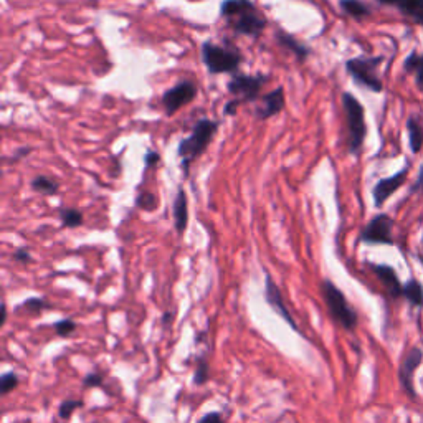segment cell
Returning <instances> with one entry per match:
<instances>
[{
  "label": "cell",
  "instance_id": "277c9868",
  "mask_svg": "<svg viewBox=\"0 0 423 423\" xmlns=\"http://www.w3.org/2000/svg\"><path fill=\"white\" fill-rule=\"evenodd\" d=\"M322 296H325L331 317L347 331H354L357 326V312L347 303L346 296L331 280L322 281Z\"/></svg>",
  "mask_w": 423,
  "mask_h": 423
},
{
  "label": "cell",
  "instance_id": "603a6c76",
  "mask_svg": "<svg viewBox=\"0 0 423 423\" xmlns=\"http://www.w3.org/2000/svg\"><path fill=\"white\" fill-rule=\"evenodd\" d=\"M208 377H210V374H208V361L205 356H201L197 361L196 374H193V384L203 385L208 380Z\"/></svg>",
  "mask_w": 423,
  "mask_h": 423
},
{
  "label": "cell",
  "instance_id": "8fae6325",
  "mask_svg": "<svg viewBox=\"0 0 423 423\" xmlns=\"http://www.w3.org/2000/svg\"><path fill=\"white\" fill-rule=\"evenodd\" d=\"M285 89H283V86H278L276 89H273V91L263 96L261 106L256 109V118L260 121H266V119L276 116V114H280L285 109Z\"/></svg>",
  "mask_w": 423,
  "mask_h": 423
},
{
  "label": "cell",
  "instance_id": "5b68a950",
  "mask_svg": "<svg viewBox=\"0 0 423 423\" xmlns=\"http://www.w3.org/2000/svg\"><path fill=\"white\" fill-rule=\"evenodd\" d=\"M342 104L347 118V129H349V151L357 152L366 137V118L364 108L351 93L342 94Z\"/></svg>",
  "mask_w": 423,
  "mask_h": 423
},
{
  "label": "cell",
  "instance_id": "4316f807",
  "mask_svg": "<svg viewBox=\"0 0 423 423\" xmlns=\"http://www.w3.org/2000/svg\"><path fill=\"white\" fill-rule=\"evenodd\" d=\"M53 329H55V332H57L58 336H62V337H67V336H72L73 334V331L77 329V322L74 321H72V320H60V321H57L53 325Z\"/></svg>",
  "mask_w": 423,
  "mask_h": 423
},
{
  "label": "cell",
  "instance_id": "836d02e7",
  "mask_svg": "<svg viewBox=\"0 0 423 423\" xmlns=\"http://www.w3.org/2000/svg\"><path fill=\"white\" fill-rule=\"evenodd\" d=\"M30 151H32V149L30 147H20V149H17V151L13 152V156H12V161L13 162H17V161H20V159L22 157H25V156H28L30 154Z\"/></svg>",
  "mask_w": 423,
  "mask_h": 423
},
{
  "label": "cell",
  "instance_id": "4fadbf2b",
  "mask_svg": "<svg viewBox=\"0 0 423 423\" xmlns=\"http://www.w3.org/2000/svg\"><path fill=\"white\" fill-rule=\"evenodd\" d=\"M172 215H174V227L179 233H184L188 225V201L186 191L179 187L177 196L172 203Z\"/></svg>",
  "mask_w": 423,
  "mask_h": 423
},
{
  "label": "cell",
  "instance_id": "83f0119b",
  "mask_svg": "<svg viewBox=\"0 0 423 423\" xmlns=\"http://www.w3.org/2000/svg\"><path fill=\"white\" fill-rule=\"evenodd\" d=\"M22 306L25 308V310H28L32 312H40L43 310H48V308H52V305H50L48 301L42 300V298H28L27 301L22 303Z\"/></svg>",
  "mask_w": 423,
  "mask_h": 423
},
{
  "label": "cell",
  "instance_id": "1f68e13d",
  "mask_svg": "<svg viewBox=\"0 0 423 423\" xmlns=\"http://www.w3.org/2000/svg\"><path fill=\"white\" fill-rule=\"evenodd\" d=\"M159 161H161V156H159V152H156V151H147L146 152V157H144V162H146L147 167L156 166V164Z\"/></svg>",
  "mask_w": 423,
  "mask_h": 423
},
{
  "label": "cell",
  "instance_id": "f1b7e54d",
  "mask_svg": "<svg viewBox=\"0 0 423 423\" xmlns=\"http://www.w3.org/2000/svg\"><path fill=\"white\" fill-rule=\"evenodd\" d=\"M83 384H84V387H101L103 376L98 374V372H91V374H88L86 377H84Z\"/></svg>",
  "mask_w": 423,
  "mask_h": 423
},
{
  "label": "cell",
  "instance_id": "e0dca14e",
  "mask_svg": "<svg viewBox=\"0 0 423 423\" xmlns=\"http://www.w3.org/2000/svg\"><path fill=\"white\" fill-rule=\"evenodd\" d=\"M32 188L38 193H45V196H57L60 191V184L52 177L37 176L32 181Z\"/></svg>",
  "mask_w": 423,
  "mask_h": 423
},
{
  "label": "cell",
  "instance_id": "ba28073f",
  "mask_svg": "<svg viewBox=\"0 0 423 423\" xmlns=\"http://www.w3.org/2000/svg\"><path fill=\"white\" fill-rule=\"evenodd\" d=\"M197 96V86L193 81H188V79H184V81H179L176 86L167 89L166 93L162 94V106L166 109L167 116H174L179 109L186 106V104L192 103Z\"/></svg>",
  "mask_w": 423,
  "mask_h": 423
},
{
  "label": "cell",
  "instance_id": "5bb4252c",
  "mask_svg": "<svg viewBox=\"0 0 423 423\" xmlns=\"http://www.w3.org/2000/svg\"><path fill=\"white\" fill-rule=\"evenodd\" d=\"M407 172L402 171L397 174V176H392L389 179H382V181L377 184L374 188V201L376 205H382L387 198H389L392 193H394L397 188H399L405 181Z\"/></svg>",
  "mask_w": 423,
  "mask_h": 423
},
{
  "label": "cell",
  "instance_id": "8992f818",
  "mask_svg": "<svg viewBox=\"0 0 423 423\" xmlns=\"http://www.w3.org/2000/svg\"><path fill=\"white\" fill-rule=\"evenodd\" d=\"M268 81L265 74H235L230 81H228V93L233 94L237 99H240V103H250L256 101V98L260 96V91L263 84Z\"/></svg>",
  "mask_w": 423,
  "mask_h": 423
},
{
  "label": "cell",
  "instance_id": "cb8c5ba5",
  "mask_svg": "<svg viewBox=\"0 0 423 423\" xmlns=\"http://www.w3.org/2000/svg\"><path fill=\"white\" fill-rule=\"evenodd\" d=\"M17 385L18 376L15 374V372H5V374L0 377V392H2V395H7L9 392H12Z\"/></svg>",
  "mask_w": 423,
  "mask_h": 423
},
{
  "label": "cell",
  "instance_id": "d6a6232c",
  "mask_svg": "<svg viewBox=\"0 0 423 423\" xmlns=\"http://www.w3.org/2000/svg\"><path fill=\"white\" fill-rule=\"evenodd\" d=\"M198 423H223V419L220 414H217V412H210V414L203 415Z\"/></svg>",
  "mask_w": 423,
  "mask_h": 423
},
{
  "label": "cell",
  "instance_id": "44dd1931",
  "mask_svg": "<svg viewBox=\"0 0 423 423\" xmlns=\"http://www.w3.org/2000/svg\"><path fill=\"white\" fill-rule=\"evenodd\" d=\"M400 7L415 22L423 23V0H402Z\"/></svg>",
  "mask_w": 423,
  "mask_h": 423
},
{
  "label": "cell",
  "instance_id": "d6986e66",
  "mask_svg": "<svg viewBox=\"0 0 423 423\" xmlns=\"http://www.w3.org/2000/svg\"><path fill=\"white\" fill-rule=\"evenodd\" d=\"M404 296L409 300L412 305L422 306L423 305V288L419 281L410 280L404 286Z\"/></svg>",
  "mask_w": 423,
  "mask_h": 423
},
{
  "label": "cell",
  "instance_id": "9c48e42d",
  "mask_svg": "<svg viewBox=\"0 0 423 423\" xmlns=\"http://www.w3.org/2000/svg\"><path fill=\"white\" fill-rule=\"evenodd\" d=\"M265 300L268 305L271 306V310L275 311L278 316H281L283 320H285L288 325L293 327V331L298 332V334H301L300 327H298L295 320H293L291 312L288 311V306L285 305V300H283L280 288H278V285L273 281V278L268 275V273H266V285H265Z\"/></svg>",
  "mask_w": 423,
  "mask_h": 423
},
{
  "label": "cell",
  "instance_id": "d590c367",
  "mask_svg": "<svg viewBox=\"0 0 423 423\" xmlns=\"http://www.w3.org/2000/svg\"><path fill=\"white\" fill-rule=\"evenodd\" d=\"M162 321H164V325H167V322L171 321V315H169V312H166V315H164V317H162Z\"/></svg>",
  "mask_w": 423,
  "mask_h": 423
},
{
  "label": "cell",
  "instance_id": "ffe728a7",
  "mask_svg": "<svg viewBox=\"0 0 423 423\" xmlns=\"http://www.w3.org/2000/svg\"><path fill=\"white\" fill-rule=\"evenodd\" d=\"M341 7L346 13H349L354 18H362L369 15V9L361 0H341Z\"/></svg>",
  "mask_w": 423,
  "mask_h": 423
},
{
  "label": "cell",
  "instance_id": "d4e9b609",
  "mask_svg": "<svg viewBox=\"0 0 423 423\" xmlns=\"http://www.w3.org/2000/svg\"><path fill=\"white\" fill-rule=\"evenodd\" d=\"M79 407H83V402L81 400H74V399H67L64 402H62V405H60L58 409V415L60 419L67 420L69 417L73 415V412L79 409Z\"/></svg>",
  "mask_w": 423,
  "mask_h": 423
},
{
  "label": "cell",
  "instance_id": "30bf717a",
  "mask_svg": "<svg viewBox=\"0 0 423 423\" xmlns=\"http://www.w3.org/2000/svg\"><path fill=\"white\" fill-rule=\"evenodd\" d=\"M361 240L366 243H385V245H390L392 243L390 218L387 215H377L374 220L366 227V230L362 232Z\"/></svg>",
  "mask_w": 423,
  "mask_h": 423
},
{
  "label": "cell",
  "instance_id": "4dcf8cb0",
  "mask_svg": "<svg viewBox=\"0 0 423 423\" xmlns=\"http://www.w3.org/2000/svg\"><path fill=\"white\" fill-rule=\"evenodd\" d=\"M240 99H232V101H228L227 104H225V108H223V113L227 114V116H235L237 114V109H238V106H240Z\"/></svg>",
  "mask_w": 423,
  "mask_h": 423
},
{
  "label": "cell",
  "instance_id": "484cf974",
  "mask_svg": "<svg viewBox=\"0 0 423 423\" xmlns=\"http://www.w3.org/2000/svg\"><path fill=\"white\" fill-rule=\"evenodd\" d=\"M409 131H410V144L414 152H419L422 149V142H423V132L422 128L417 124L415 121L409 123Z\"/></svg>",
  "mask_w": 423,
  "mask_h": 423
},
{
  "label": "cell",
  "instance_id": "7a4b0ae2",
  "mask_svg": "<svg viewBox=\"0 0 423 423\" xmlns=\"http://www.w3.org/2000/svg\"><path fill=\"white\" fill-rule=\"evenodd\" d=\"M218 121H212V119H201L196 126H193V131L188 137L182 139L181 144L177 147V154L181 157V167L184 176H188V171H191L192 162L202 156L203 152L207 151V147L210 146V142L215 137L218 131Z\"/></svg>",
  "mask_w": 423,
  "mask_h": 423
},
{
  "label": "cell",
  "instance_id": "6da1fadb",
  "mask_svg": "<svg viewBox=\"0 0 423 423\" xmlns=\"http://www.w3.org/2000/svg\"><path fill=\"white\" fill-rule=\"evenodd\" d=\"M220 15L227 18L238 35L258 38L266 28V18L258 12L252 0H223Z\"/></svg>",
  "mask_w": 423,
  "mask_h": 423
},
{
  "label": "cell",
  "instance_id": "9a60e30c",
  "mask_svg": "<svg viewBox=\"0 0 423 423\" xmlns=\"http://www.w3.org/2000/svg\"><path fill=\"white\" fill-rule=\"evenodd\" d=\"M276 40H278V43L281 45V47H285V48L290 50V52L295 53V57L300 60V62H306L308 57L311 55V50H310V47H308V45L298 42V40L293 37L291 33H286L285 30H281V28L278 30Z\"/></svg>",
  "mask_w": 423,
  "mask_h": 423
},
{
  "label": "cell",
  "instance_id": "2e32d148",
  "mask_svg": "<svg viewBox=\"0 0 423 423\" xmlns=\"http://www.w3.org/2000/svg\"><path fill=\"white\" fill-rule=\"evenodd\" d=\"M372 270L377 275V278L384 283V286L387 288V291L390 293V296H400L404 295V288H402L399 278H397L395 271L392 270L390 266H384V265H377V266H372Z\"/></svg>",
  "mask_w": 423,
  "mask_h": 423
},
{
  "label": "cell",
  "instance_id": "f546056e",
  "mask_svg": "<svg viewBox=\"0 0 423 423\" xmlns=\"http://www.w3.org/2000/svg\"><path fill=\"white\" fill-rule=\"evenodd\" d=\"M13 260L18 261V263H30V261H32V255H30L28 248H18V250L13 253Z\"/></svg>",
  "mask_w": 423,
  "mask_h": 423
},
{
  "label": "cell",
  "instance_id": "8d00e7d4",
  "mask_svg": "<svg viewBox=\"0 0 423 423\" xmlns=\"http://www.w3.org/2000/svg\"><path fill=\"white\" fill-rule=\"evenodd\" d=\"M382 4H394V2H397V0H380Z\"/></svg>",
  "mask_w": 423,
  "mask_h": 423
},
{
  "label": "cell",
  "instance_id": "3957f363",
  "mask_svg": "<svg viewBox=\"0 0 423 423\" xmlns=\"http://www.w3.org/2000/svg\"><path fill=\"white\" fill-rule=\"evenodd\" d=\"M202 62L212 74L237 73L243 62L242 53L235 48L222 47L213 42H205L201 48Z\"/></svg>",
  "mask_w": 423,
  "mask_h": 423
},
{
  "label": "cell",
  "instance_id": "7402d4cb",
  "mask_svg": "<svg viewBox=\"0 0 423 423\" xmlns=\"http://www.w3.org/2000/svg\"><path fill=\"white\" fill-rule=\"evenodd\" d=\"M136 205L146 212H154L157 208V197L154 196L152 192L142 191L137 193L136 197Z\"/></svg>",
  "mask_w": 423,
  "mask_h": 423
},
{
  "label": "cell",
  "instance_id": "ac0fdd59",
  "mask_svg": "<svg viewBox=\"0 0 423 423\" xmlns=\"http://www.w3.org/2000/svg\"><path fill=\"white\" fill-rule=\"evenodd\" d=\"M60 220H62V225L67 228H77L83 225V213L77 210V208H63L60 212Z\"/></svg>",
  "mask_w": 423,
  "mask_h": 423
},
{
  "label": "cell",
  "instance_id": "7c38bea8",
  "mask_svg": "<svg viewBox=\"0 0 423 423\" xmlns=\"http://www.w3.org/2000/svg\"><path fill=\"white\" fill-rule=\"evenodd\" d=\"M422 351L420 349H412L409 354L404 357V361H402V366H400V382H402V387L409 392V395L414 397L415 392H414V385H412V376H414V371L417 367L420 366L422 362Z\"/></svg>",
  "mask_w": 423,
  "mask_h": 423
},
{
  "label": "cell",
  "instance_id": "e575fe53",
  "mask_svg": "<svg viewBox=\"0 0 423 423\" xmlns=\"http://www.w3.org/2000/svg\"><path fill=\"white\" fill-rule=\"evenodd\" d=\"M417 67H419V81H420V84H423V58L419 63H417Z\"/></svg>",
  "mask_w": 423,
  "mask_h": 423
},
{
  "label": "cell",
  "instance_id": "52a82bcc",
  "mask_svg": "<svg viewBox=\"0 0 423 423\" xmlns=\"http://www.w3.org/2000/svg\"><path fill=\"white\" fill-rule=\"evenodd\" d=\"M380 63V58H352L346 63L347 72L362 86L372 89V91H380L382 83L376 77V68Z\"/></svg>",
  "mask_w": 423,
  "mask_h": 423
}]
</instances>
